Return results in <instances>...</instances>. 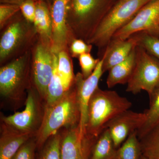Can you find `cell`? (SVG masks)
I'll list each match as a JSON object with an SVG mask.
<instances>
[{
  "mask_svg": "<svg viewBox=\"0 0 159 159\" xmlns=\"http://www.w3.org/2000/svg\"><path fill=\"white\" fill-rule=\"evenodd\" d=\"M103 58H100L97 67L87 78H84L81 73L75 75L73 85L77 95L80 111L79 127L81 136L85 135V128L88 119L89 102L95 91L98 88L99 80L103 74Z\"/></svg>",
  "mask_w": 159,
  "mask_h": 159,
  "instance_id": "cell-11",
  "label": "cell"
},
{
  "mask_svg": "<svg viewBox=\"0 0 159 159\" xmlns=\"http://www.w3.org/2000/svg\"><path fill=\"white\" fill-rule=\"evenodd\" d=\"M143 31L159 37V0H151L145 4L111 39H126Z\"/></svg>",
  "mask_w": 159,
  "mask_h": 159,
  "instance_id": "cell-10",
  "label": "cell"
},
{
  "mask_svg": "<svg viewBox=\"0 0 159 159\" xmlns=\"http://www.w3.org/2000/svg\"><path fill=\"white\" fill-rule=\"evenodd\" d=\"M36 0H26L20 5L23 16L30 22L34 23L36 12Z\"/></svg>",
  "mask_w": 159,
  "mask_h": 159,
  "instance_id": "cell-31",
  "label": "cell"
},
{
  "mask_svg": "<svg viewBox=\"0 0 159 159\" xmlns=\"http://www.w3.org/2000/svg\"><path fill=\"white\" fill-rule=\"evenodd\" d=\"M117 150L107 128L95 142L90 159H116L117 157Z\"/></svg>",
  "mask_w": 159,
  "mask_h": 159,
  "instance_id": "cell-19",
  "label": "cell"
},
{
  "mask_svg": "<svg viewBox=\"0 0 159 159\" xmlns=\"http://www.w3.org/2000/svg\"><path fill=\"white\" fill-rule=\"evenodd\" d=\"M1 31V66L30 51L38 36L34 24L27 20L20 11Z\"/></svg>",
  "mask_w": 159,
  "mask_h": 159,
  "instance_id": "cell-5",
  "label": "cell"
},
{
  "mask_svg": "<svg viewBox=\"0 0 159 159\" xmlns=\"http://www.w3.org/2000/svg\"><path fill=\"white\" fill-rule=\"evenodd\" d=\"M20 10L19 6L2 3L0 5V29L2 30Z\"/></svg>",
  "mask_w": 159,
  "mask_h": 159,
  "instance_id": "cell-29",
  "label": "cell"
},
{
  "mask_svg": "<svg viewBox=\"0 0 159 159\" xmlns=\"http://www.w3.org/2000/svg\"><path fill=\"white\" fill-rule=\"evenodd\" d=\"M116 159H119V158H118V157H117V158Z\"/></svg>",
  "mask_w": 159,
  "mask_h": 159,
  "instance_id": "cell-35",
  "label": "cell"
},
{
  "mask_svg": "<svg viewBox=\"0 0 159 159\" xmlns=\"http://www.w3.org/2000/svg\"><path fill=\"white\" fill-rule=\"evenodd\" d=\"M126 91L134 94L145 91L150 96L159 86V59L144 48H136L135 61Z\"/></svg>",
  "mask_w": 159,
  "mask_h": 159,
  "instance_id": "cell-8",
  "label": "cell"
},
{
  "mask_svg": "<svg viewBox=\"0 0 159 159\" xmlns=\"http://www.w3.org/2000/svg\"><path fill=\"white\" fill-rule=\"evenodd\" d=\"M141 159H147L146 158H145L144 156L142 155L141 157Z\"/></svg>",
  "mask_w": 159,
  "mask_h": 159,
  "instance_id": "cell-34",
  "label": "cell"
},
{
  "mask_svg": "<svg viewBox=\"0 0 159 159\" xmlns=\"http://www.w3.org/2000/svg\"><path fill=\"white\" fill-rule=\"evenodd\" d=\"M61 131L51 136L43 147L37 150L36 159H61Z\"/></svg>",
  "mask_w": 159,
  "mask_h": 159,
  "instance_id": "cell-25",
  "label": "cell"
},
{
  "mask_svg": "<svg viewBox=\"0 0 159 159\" xmlns=\"http://www.w3.org/2000/svg\"><path fill=\"white\" fill-rule=\"evenodd\" d=\"M37 152L36 136L26 141L11 159H36Z\"/></svg>",
  "mask_w": 159,
  "mask_h": 159,
  "instance_id": "cell-27",
  "label": "cell"
},
{
  "mask_svg": "<svg viewBox=\"0 0 159 159\" xmlns=\"http://www.w3.org/2000/svg\"><path fill=\"white\" fill-rule=\"evenodd\" d=\"M117 0H68V23L76 39L87 43Z\"/></svg>",
  "mask_w": 159,
  "mask_h": 159,
  "instance_id": "cell-2",
  "label": "cell"
},
{
  "mask_svg": "<svg viewBox=\"0 0 159 159\" xmlns=\"http://www.w3.org/2000/svg\"><path fill=\"white\" fill-rule=\"evenodd\" d=\"M93 46V45L88 43L83 40L75 39L69 47V52L71 57L78 58L81 54L91 53Z\"/></svg>",
  "mask_w": 159,
  "mask_h": 159,
  "instance_id": "cell-30",
  "label": "cell"
},
{
  "mask_svg": "<svg viewBox=\"0 0 159 159\" xmlns=\"http://www.w3.org/2000/svg\"><path fill=\"white\" fill-rule=\"evenodd\" d=\"M31 50L0 68V93L15 108L25 103L32 84Z\"/></svg>",
  "mask_w": 159,
  "mask_h": 159,
  "instance_id": "cell-3",
  "label": "cell"
},
{
  "mask_svg": "<svg viewBox=\"0 0 159 159\" xmlns=\"http://www.w3.org/2000/svg\"><path fill=\"white\" fill-rule=\"evenodd\" d=\"M68 0H54L50 7L52 20V51L55 54L69 51L71 43L75 39L69 27L67 20Z\"/></svg>",
  "mask_w": 159,
  "mask_h": 159,
  "instance_id": "cell-12",
  "label": "cell"
},
{
  "mask_svg": "<svg viewBox=\"0 0 159 159\" xmlns=\"http://www.w3.org/2000/svg\"><path fill=\"white\" fill-rule=\"evenodd\" d=\"M78 58L81 68V73L84 78H87L91 76L100 60V58H94L90 53L81 54Z\"/></svg>",
  "mask_w": 159,
  "mask_h": 159,
  "instance_id": "cell-28",
  "label": "cell"
},
{
  "mask_svg": "<svg viewBox=\"0 0 159 159\" xmlns=\"http://www.w3.org/2000/svg\"><path fill=\"white\" fill-rule=\"evenodd\" d=\"M139 141L142 155L147 159H159V123Z\"/></svg>",
  "mask_w": 159,
  "mask_h": 159,
  "instance_id": "cell-23",
  "label": "cell"
},
{
  "mask_svg": "<svg viewBox=\"0 0 159 159\" xmlns=\"http://www.w3.org/2000/svg\"><path fill=\"white\" fill-rule=\"evenodd\" d=\"M57 54L55 59L54 71L48 89L45 103V107L51 106L61 99L67 92L64 87L57 69Z\"/></svg>",
  "mask_w": 159,
  "mask_h": 159,
  "instance_id": "cell-22",
  "label": "cell"
},
{
  "mask_svg": "<svg viewBox=\"0 0 159 159\" xmlns=\"http://www.w3.org/2000/svg\"><path fill=\"white\" fill-rule=\"evenodd\" d=\"M142 155L137 131L131 134L117 150V157L119 159H141Z\"/></svg>",
  "mask_w": 159,
  "mask_h": 159,
  "instance_id": "cell-24",
  "label": "cell"
},
{
  "mask_svg": "<svg viewBox=\"0 0 159 159\" xmlns=\"http://www.w3.org/2000/svg\"><path fill=\"white\" fill-rule=\"evenodd\" d=\"M25 105L22 111L1 117V123L20 132L36 135L42 124L45 103L32 84L27 91Z\"/></svg>",
  "mask_w": 159,
  "mask_h": 159,
  "instance_id": "cell-7",
  "label": "cell"
},
{
  "mask_svg": "<svg viewBox=\"0 0 159 159\" xmlns=\"http://www.w3.org/2000/svg\"><path fill=\"white\" fill-rule=\"evenodd\" d=\"M72 58L68 51L63 50L57 54V71L66 91L71 87L75 77Z\"/></svg>",
  "mask_w": 159,
  "mask_h": 159,
  "instance_id": "cell-21",
  "label": "cell"
},
{
  "mask_svg": "<svg viewBox=\"0 0 159 159\" xmlns=\"http://www.w3.org/2000/svg\"><path fill=\"white\" fill-rule=\"evenodd\" d=\"M149 97V107L145 111L146 120L142 127L137 131L139 140L159 123V86Z\"/></svg>",
  "mask_w": 159,
  "mask_h": 159,
  "instance_id": "cell-20",
  "label": "cell"
},
{
  "mask_svg": "<svg viewBox=\"0 0 159 159\" xmlns=\"http://www.w3.org/2000/svg\"><path fill=\"white\" fill-rule=\"evenodd\" d=\"M131 106L130 101L116 91L98 87L89 102L85 135L97 139L112 119Z\"/></svg>",
  "mask_w": 159,
  "mask_h": 159,
  "instance_id": "cell-1",
  "label": "cell"
},
{
  "mask_svg": "<svg viewBox=\"0 0 159 159\" xmlns=\"http://www.w3.org/2000/svg\"><path fill=\"white\" fill-rule=\"evenodd\" d=\"M138 39V45L159 59V38L147 32H140L134 34Z\"/></svg>",
  "mask_w": 159,
  "mask_h": 159,
  "instance_id": "cell-26",
  "label": "cell"
},
{
  "mask_svg": "<svg viewBox=\"0 0 159 159\" xmlns=\"http://www.w3.org/2000/svg\"><path fill=\"white\" fill-rule=\"evenodd\" d=\"M146 120V114L134 111H125L111 120L107 128L118 149L131 134L137 131L143 125Z\"/></svg>",
  "mask_w": 159,
  "mask_h": 159,
  "instance_id": "cell-14",
  "label": "cell"
},
{
  "mask_svg": "<svg viewBox=\"0 0 159 159\" xmlns=\"http://www.w3.org/2000/svg\"><path fill=\"white\" fill-rule=\"evenodd\" d=\"M80 119L77 95L72 85L59 101L45 107L42 124L36 135L37 150L43 147L50 137L61 129L79 125Z\"/></svg>",
  "mask_w": 159,
  "mask_h": 159,
  "instance_id": "cell-4",
  "label": "cell"
},
{
  "mask_svg": "<svg viewBox=\"0 0 159 159\" xmlns=\"http://www.w3.org/2000/svg\"><path fill=\"white\" fill-rule=\"evenodd\" d=\"M151 0H117L110 9L88 43L104 51L115 33L133 18Z\"/></svg>",
  "mask_w": 159,
  "mask_h": 159,
  "instance_id": "cell-6",
  "label": "cell"
},
{
  "mask_svg": "<svg viewBox=\"0 0 159 159\" xmlns=\"http://www.w3.org/2000/svg\"><path fill=\"white\" fill-rule=\"evenodd\" d=\"M136 48L125 60L114 66L108 71L107 84L109 88L114 87L117 84H124L128 83L134 66Z\"/></svg>",
  "mask_w": 159,
  "mask_h": 159,
  "instance_id": "cell-18",
  "label": "cell"
},
{
  "mask_svg": "<svg viewBox=\"0 0 159 159\" xmlns=\"http://www.w3.org/2000/svg\"><path fill=\"white\" fill-rule=\"evenodd\" d=\"M40 39L52 47V25L50 7L42 0H36L34 23Z\"/></svg>",
  "mask_w": 159,
  "mask_h": 159,
  "instance_id": "cell-17",
  "label": "cell"
},
{
  "mask_svg": "<svg viewBox=\"0 0 159 159\" xmlns=\"http://www.w3.org/2000/svg\"><path fill=\"white\" fill-rule=\"evenodd\" d=\"M42 1H44L45 2L47 3L48 6L50 8L52 3L54 2V0H42Z\"/></svg>",
  "mask_w": 159,
  "mask_h": 159,
  "instance_id": "cell-33",
  "label": "cell"
},
{
  "mask_svg": "<svg viewBox=\"0 0 159 159\" xmlns=\"http://www.w3.org/2000/svg\"><path fill=\"white\" fill-rule=\"evenodd\" d=\"M31 51V81L45 101L57 54L53 52L51 45L44 43L38 36Z\"/></svg>",
  "mask_w": 159,
  "mask_h": 159,
  "instance_id": "cell-9",
  "label": "cell"
},
{
  "mask_svg": "<svg viewBox=\"0 0 159 159\" xmlns=\"http://www.w3.org/2000/svg\"><path fill=\"white\" fill-rule=\"evenodd\" d=\"M61 134V159H90L97 139L81 136L79 125L63 129Z\"/></svg>",
  "mask_w": 159,
  "mask_h": 159,
  "instance_id": "cell-13",
  "label": "cell"
},
{
  "mask_svg": "<svg viewBox=\"0 0 159 159\" xmlns=\"http://www.w3.org/2000/svg\"><path fill=\"white\" fill-rule=\"evenodd\" d=\"M34 136L36 135L20 132L1 123L0 159H11L20 147Z\"/></svg>",
  "mask_w": 159,
  "mask_h": 159,
  "instance_id": "cell-16",
  "label": "cell"
},
{
  "mask_svg": "<svg viewBox=\"0 0 159 159\" xmlns=\"http://www.w3.org/2000/svg\"><path fill=\"white\" fill-rule=\"evenodd\" d=\"M138 41L135 34L126 39H111L101 56L103 58V73L125 60L138 45Z\"/></svg>",
  "mask_w": 159,
  "mask_h": 159,
  "instance_id": "cell-15",
  "label": "cell"
},
{
  "mask_svg": "<svg viewBox=\"0 0 159 159\" xmlns=\"http://www.w3.org/2000/svg\"><path fill=\"white\" fill-rule=\"evenodd\" d=\"M26 0H0V2L4 4H10L12 5H20Z\"/></svg>",
  "mask_w": 159,
  "mask_h": 159,
  "instance_id": "cell-32",
  "label": "cell"
}]
</instances>
